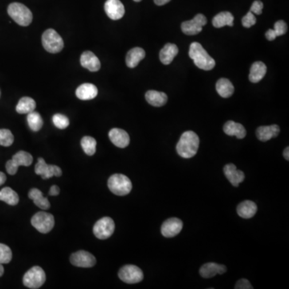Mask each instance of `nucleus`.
<instances>
[{"label": "nucleus", "mask_w": 289, "mask_h": 289, "mask_svg": "<svg viewBox=\"0 0 289 289\" xmlns=\"http://www.w3.org/2000/svg\"><path fill=\"white\" fill-rule=\"evenodd\" d=\"M118 276L126 283H139L144 278L142 270L135 265L124 266L120 269Z\"/></svg>", "instance_id": "obj_10"}, {"label": "nucleus", "mask_w": 289, "mask_h": 289, "mask_svg": "<svg viewBox=\"0 0 289 289\" xmlns=\"http://www.w3.org/2000/svg\"><path fill=\"white\" fill-rule=\"evenodd\" d=\"M12 161L17 167L30 166L33 162V158L28 152L20 150L12 157Z\"/></svg>", "instance_id": "obj_32"}, {"label": "nucleus", "mask_w": 289, "mask_h": 289, "mask_svg": "<svg viewBox=\"0 0 289 289\" xmlns=\"http://www.w3.org/2000/svg\"><path fill=\"white\" fill-rule=\"evenodd\" d=\"M80 64L90 72H98L101 68V62L98 56L90 51L82 53L80 56Z\"/></svg>", "instance_id": "obj_16"}, {"label": "nucleus", "mask_w": 289, "mask_h": 289, "mask_svg": "<svg viewBox=\"0 0 289 289\" xmlns=\"http://www.w3.org/2000/svg\"><path fill=\"white\" fill-rule=\"evenodd\" d=\"M115 224L110 217L102 218L97 222L93 227V233L98 239H108L114 234Z\"/></svg>", "instance_id": "obj_8"}, {"label": "nucleus", "mask_w": 289, "mask_h": 289, "mask_svg": "<svg viewBox=\"0 0 289 289\" xmlns=\"http://www.w3.org/2000/svg\"><path fill=\"white\" fill-rule=\"evenodd\" d=\"M224 131L227 135L235 136L239 139H243L247 135V131L243 125L233 121H228L224 126Z\"/></svg>", "instance_id": "obj_22"}, {"label": "nucleus", "mask_w": 289, "mask_h": 289, "mask_svg": "<svg viewBox=\"0 0 289 289\" xmlns=\"http://www.w3.org/2000/svg\"><path fill=\"white\" fill-rule=\"evenodd\" d=\"M170 0H154V3H155V4H157L158 6H162V5H165V4L170 2Z\"/></svg>", "instance_id": "obj_45"}, {"label": "nucleus", "mask_w": 289, "mask_h": 289, "mask_svg": "<svg viewBox=\"0 0 289 289\" xmlns=\"http://www.w3.org/2000/svg\"><path fill=\"white\" fill-rule=\"evenodd\" d=\"M189 56L194 60V63L200 69L209 71L216 66V61L208 54L200 43L194 42L190 44Z\"/></svg>", "instance_id": "obj_2"}, {"label": "nucleus", "mask_w": 289, "mask_h": 289, "mask_svg": "<svg viewBox=\"0 0 289 289\" xmlns=\"http://www.w3.org/2000/svg\"><path fill=\"white\" fill-rule=\"evenodd\" d=\"M7 177L5 175V173H3V172H0V185H2L4 184V182L6 181Z\"/></svg>", "instance_id": "obj_46"}, {"label": "nucleus", "mask_w": 289, "mask_h": 289, "mask_svg": "<svg viewBox=\"0 0 289 289\" xmlns=\"http://www.w3.org/2000/svg\"><path fill=\"white\" fill-rule=\"evenodd\" d=\"M274 31H275L276 36H283L287 32V24L283 20H279L277 22H275V25H274Z\"/></svg>", "instance_id": "obj_39"}, {"label": "nucleus", "mask_w": 289, "mask_h": 289, "mask_svg": "<svg viewBox=\"0 0 289 289\" xmlns=\"http://www.w3.org/2000/svg\"><path fill=\"white\" fill-rule=\"evenodd\" d=\"M80 144L82 149L87 155L92 156L96 153L97 141L92 137H84L82 138Z\"/></svg>", "instance_id": "obj_34"}, {"label": "nucleus", "mask_w": 289, "mask_h": 289, "mask_svg": "<svg viewBox=\"0 0 289 289\" xmlns=\"http://www.w3.org/2000/svg\"><path fill=\"white\" fill-rule=\"evenodd\" d=\"M32 225L40 233L47 234L54 228V217L50 213L47 212H38L36 213L31 220Z\"/></svg>", "instance_id": "obj_7"}, {"label": "nucleus", "mask_w": 289, "mask_h": 289, "mask_svg": "<svg viewBox=\"0 0 289 289\" xmlns=\"http://www.w3.org/2000/svg\"><path fill=\"white\" fill-rule=\"evenodd\" d=\"M267 73V66L261 61H256L251 65L250 69L249 80L252 83H258Z\"/></svg>", "instance_id": "obj_23"}, {"label": "nucleus", "mask_w": 289, "mask_h": 289, "mask_svg": "<svg viewBox=\"0 0 289 289\" xmlns=\"http://www.w3.org/2000/svg\"><path fill=\"white\" fill-rule=\"evenodd\" d=\"M145 56H146V52L142 48L136 47V48H132L126 55V65L130 68H135L140 62L143 60Z\"/></svg>", "instance_id": "obj_21"}, {"label": "nucleus", "mask_w": 289, "mask_h": 289, "mask_svg": "<svg viewBox=\"0 0 289 289\" xmlns=\"http://www.w3.org/2000/svg\"><path fill=\"white\" fill-rule=\"evenodd\" d=\"M265 36L267 40H269V41H273L277 37L274 29H269V30L267 31L265 33Z\"/></svg>", "instance_id": "obj_43"}, {"label": "nucleus", "mask_w": 289, "mask_h": 289, "mask_svg": "<svg viewBox=\"0 0 289 289\" xmlns=\"http://www.w3.org/2000/svg\"><path fill=\"white\" fill-rule=\"evenodd\" d=\"M44 49L50 53H58L64 48V40L54 29H48L42 36Z\"/></svg>", "instance_id": "obj_5"}, {"label": "nucleus", "mask_w": 289, "mask_h": 289, "mask_svg": "<svg viewBox=\"0 0 289 289\" xmlns=\"http://www.w3.org/2000/svg\"><path fill=\"white\" fill-rule=\"evenodd\" d=\"M134 2H141L142 0H134Z\"/></svg>", "instance_id": "obj_49"}, {"label": "nucleus", "mask_w": 289, "mask_h": 289, "mask_svg": "<svg viewBox=\"0 0 289 289\" xmlns=\"http://www.w3.org/2000/svg\"><path fill=\"white\" fill-rule=\"evenodd\" d=\"M6 169L7 171H8L9 174H11V175H15V174L17 173V171H18L19 167H17V166L13 163L12 159H11L6 163Z\"/></svg>", "instance_id": "obj_42"}, {"label": "nucleus", "mask_w": 289, "mask_h": 289, "mask_svg": "<svg viewBox=\"0 0 289 289\" xmlns=\"http://www.w3.org/2000/svg\"><path fill=\"white\" fill-rule=\"evenodd\" d=\"M70 262L76 267H92L96 264L97 259L93 255L88 251H78L72 254Z\"/></svg>", "instance_id": "obj_12"}, {"label": "nucleus", "mask_w": 289, "mask_h": 289, "mask_svg": "<svg viewBox=\"0 0 289 289\" xmlns=\"http://www.w3.org/2000/svg\"><path fill=\"white\" fill-rule=\"evenodd\" d=\"M28 197L33 200L34 204L40 209L47 210L50 208V203L47 198L43 196V193L40 191V189H36V188L31 189L28 193Z\"/></svg>", "instance_id": "obj_28"}, {"label": "nucleus", "mask_w": 289, "mask_h": 289, "mask_svg": "<svg viewBox=\"0 0 289 289\" xmlns=\"http://www.w3.org/2000/svg\"><path fill=\"white\" fill-rule=\"evenodd\" d=\"M146 99L149 104L154 107H162L167 102L168 98L166 93L158 92L155 90H149L146 93Z\"/></svg>", "instance_id": "obj_26"}, {"label": "nucleus", "mask_w": 289, "mask_h": 289, "mask_svg": "<svg viewBox=\"0 0 289 289\" xmlns=\"http://www.w3.org/2000/svg\"><path fill=\"white\" fill-rule=\"evenodd\" d=\"M224 174L234 186H238L245 178L244 173L237 170L234 164H228L224 168Z\"/></svg>", "instance_id": "obj_18"}, {"label": "nucleus", "mask_w": 289, "mask_h": 289, "mask_svg": "<svg viewBox=\"0 0 289 289\" xmlns=\"http://www.w3.org/2000/svg\"><path fill=\"white\" fill-rule=\"evenodd\" d=\"M0 201L5 202L8 205L16 206L19 204L18 194L10 187H4L0 190Z\"/></svg>", "instance_id": "obj_31"}, {"label": "nucleus", "mask_w": 289, "mask_h": 289, "mask_svg": "<svg viewBox=\"0 0 289 289\" xmlns=\"http://www.w3.org/2000/svg\"><path fill=\"white\" fill-rule=\"evenodd\" d=\"M255 23H256V18H255V15L251 12H247V15L242 19V24L244 28H251L255 25Z\"/></svg>", "instance_id": "obj_38"}, {"label": "nucleus", "mask_w": 289, "mask_h": 289, "mask_svg": "<svg viewBox=\"0 0 289 289\" xmlns=\"http://www.w3.org/2000/svg\"><path fill=\"white\" fill-rule=\"evenodd\" d=\"M183 224L181 220L177 218H170L164 222L161 228L164 237L172 238L181 232Z\"/></svg>", "instance_id": "obj_13"}, {"label": "nucleus", "mask_w": 289, "mask_h": 289, "mask_svg": "<svg viewBox=\"0 0 289 289\" xmlns=\"http://www.w3.org/2000/svg\"><path fill=\"white\" fill-rule=\"evenodd\" d=\"M105 11L113 20H120L125 15V7L120 0H107L105 4Z\"/></svg>", "instance_id": "obj_14"}, {"label": "nucleus", "mask_w": 289, "mask_h": 289, "mask_svg": "<svg viewBox=\"0 0 289 289\" xmlns=\"http://www.w3.org/2000/svg\"><path fill=\"white\" fill-rule=\"evenodd\" d=\"M178 53V48L177 45L173 44H166L160 51V60L162 64L168 65L172 63L173 59Z\"/></svg>", "instance_id": "obj_24"}, {"label": "nucleus", "mask_w": 289, "mask_h": 289, "mask_svg": "<svg viewBox=\"0 0 289 289\" xmlns=\"http://www.w3.org/2000/svg\"><path fill=\"white\" fill-rule=\"evenodd\" d=\"M109 138L117 147L126 148L130 144V138L127 132L125 130L114 128L109 133Z\"/></svg>", "instance_id": "obj_15"}, {"label": "nucleus", "mask_w": 289, "mask_h": 289, "mask_svg": "<svg viewBox=\"0 0 289 289\" xmlns=\"http://www.w3.org/2000/svg\"><path fill=\"white\" fill-rule=\"evenodd\" d=\"M14 142V136L12 132L6 129L0 130V146H12Z\"/></svg>", "instance_id": "obj_35"}, {"label": "nucleus", "mask_w": 289, "mask_h": 289, "mask_svg": "<svg viewBox=\"0 0 289 289\" xmlns=\"http://www.w3.org/2000/svg\"><path fill=\"white\" fill-rule=\"evenodd\" d=\"M213 26L216 28L224 26L232 27L234 24V16L231 12H223L216 15L212 20Z\"/></svg>", "instance_id": "obj_27"}, {"label": "nucleus", "mask_w": 289, "mask_h": 289, "mask_svg": "<svg viewBox=\"0 0 289 289\" xmlns=\"http://www.w3.org/2000/svg\"><path fill=\"white\" fill-rule=\"evenodd\" d=\"M36 107V102L32 98L24 97L20 99L16 106V112L20 114H28L34 111Z\"/></svg>", "instance_id": "obj_30"}, {"label": "nucleus", "mask_w": 289, "mask_h": 289, "mask_svg": "<svg viewBox=\"0 0 289 289\" xmlns=\"http://www.w3.org/2000/svg\"><path fill=\"white\" fill-rule=\"evenodd\" d=\"M46 275L44 270L39 266H34L27 271L23 278L24 286L28 288L37 289L44 284Z\"/></svg>", "instance_id": "obj_6"}, {"label": "nucleus", "mask_w": 289, "mask_h": 289, "mask_svg": "<svg viewBox=\"0 0 289 289\" xmlns=\"http://www.w3.org/2000/svg\"><path fill=\"white\" fill-rule=\"evenodd\" d=\"M200 147V138L193 131H186L181 134L176 146L177 154L183 158H191L197 154Z\"/></svg>", "instance_id": "obj_1"}, {"label": "nucleus", "mask_w": 289, "mask_h": 289, "mask_svg": "<svg viewBox=\"0 0 289 289\" xmlns=\"http://www.w3.org/2000/svg\"><path fill=\"white\" fill-rule=\"evenodd\" d=\"M35 172L36 174L41 176L43 179H48L53 176L60 177L62 175V170L59 166L48 165L42 158H38V162L35 166Z\"/></svg>", "instance_id": "obj_11"}, {"label": "nucleus", "mask_w": 289, "mask_h": 289, "mask_svg": "<svg viewBox=\"0 0 289 289\" xmlns=\"http://www.w3.org/2000/svg\"><path fill=\"white\" fill-rule=\"evenodd\" d=\"M8 13L11 18L20 26L27 27L32 22V12L29 8L20 3H12L8 8Z\"/></svg>", "instance_id": "obj_3"}, {"label": "nucleus", "mask_w": 289, "mask_h": 289, "mask_svg": "<svg viewBox=\"0 0 289 289\" xmlns=\"http://www.w3.org/2000/svg\"><path fill=\"white\" fill-rule=\"evenodd\" d=\"M283 157H284V158H285V159L287 160V161H288V160H289V148L288 147L286 148L285 150H284V151H283Z\"/></svg>", "instance_id": "obj_47"}, {"label": "nucleus", "mask_w": 289, "mask_h": 289, "mask_svg": "<svg viewBox=\"0 0 289 289\" xmlns=\"http://www.w3.org/2000/svg\"><path fill=\"white\" fill-rule=\"evenodd\" d=\"M4 267H3L2 263H0V277H1V276H2L3 275H4Z\"/></svg>", "instance_id": "obj_48"}, {"label": "nucleus", "mask_w": 289, "mask_h": 289, "mask_svg": "<svg viewBox=\"0 0 289 289\" xmlns=\"http://www.w3.org/2000/svg\"><path fill=\"white\" fill-rule=\"evenodd\" d=\"M227 271V267L223 264H218L216 263H205L202 266L200 270V273L202 277L208 279L214 277L215 275H223Z\"/></svg>", "instance_id": "obj_17"}, {"label": "nucleus", "mask_w": 289, "mask_h": 289, "mask_svg": "<svg viewBox=\"0 0 289 289\" xmlns=\"http://www.w3.org/2000/svg\"><path fill=\"white\" fill-rule=\"evenodd\" d=\"M280 129L277 125L268 126H260L256 130V136L261 142H267L271 138H276L279 135Z\"/></svg>", "instance_id": "obj_19"}, {"label": "nucleus", "mask_w": 289, "mask_h": 289, "mask_svg": "<svg viewBox=\"0 0 289 289\" xmlns=\"http://www.w3.org/2000/svg\"><path fill=\"white\" fill-rule=\"evenodd\" d=\"M235 289H252L253 287L251 286V283H250L247 279H239V281L235 284Z\"/></svg>", "instance_id": "obj_41"}, {"label": "nucleus", "mask_w": 289, "mask_h": 289, "mask_svg": "<svg viewBox=\"0 0 289 289\" xmlns=\"http://www.w3.org/2000/svg\"><path fill=\"white\" fill-rule=\"evenodd\" d=\"M60 194V188L58 187L57 185H52L49 190V196H56Z\"/></svg>", "instance_id": "obj_44"}, {"label": "nucleus", "mask_w": 289, "mask_h": 289, "mask_svg": "<svg viewBox=\"0 0 289 289\" xmlns=\"http://www.w3.org/2000/svg\"><path fill=\"white\" fill-rule=\"evenodd\" d=\"M257 212V206L254 202L247 200L242 202L237 207V213L243 219H251Z\"/></svg>", "instance_id": "obj_25"}, {"label": "nucleus", "mask_w": 289, "mask_h": 289, "mask_svg": "<svg viewBox=\"0 0 289 289\" xmlns=\"http://www.w3.org/2000/svg\"><path fill=\"white\" fill-rule=\"evenodd\" d=\"M52 122H53L55 126L60 130H64L69 126V120L63 114H55L52 118Z\"/></svg>", "instance_id": "obj_37"}, {"label": "nucleus", "mask_w": 289, "mask_h": 289, "mask_svg": "<svg viewBox=\"0 0 289 289\" xmlns=\"http://www.w3.org/2000/svg\"><path fill=\"white\" fill-rule=\"evenodd\" d=\"M207 23L208 20L204 15L198 14L194 17L193 20L185 21L181 24V31L187 36H195L202 32Z\"/></svg>", "instance_id": "obj_9"}, {"label": "nucleus", "mask_w": 289, "mask_h": 289, "mask_svg": "<svg viewBox=\"0 0 289 289\" xmlns=\"http://www.w3.org/2000/svg\"><path fill=\"white\" fill-rule=\"evenodd\" d=\"M108 187L116 196H125L130 193L133 185L127 176L115 173L109 178Z\"/></svg>", "instance_id": "obj_4"}, {"label": "nucleus", "mask_w": 289, "mask_h": 289, "mask_svg": "<svg viewBox=\"0 0 289 289\" xmlns=\"http://www.w3.org/2000/svg\"><path fill=\"white\" fill-rule=\"evenodd\" d=\"M263 3L261 1H259V0H256L251 5V8H250V12H252L253 14L261 15L262 12H263Z\"/></svg>", "instance_id": "obj_40"}, {"label": "nucleus", "mask_w": 289, "mask_h": 289, "mask_svg": "<svg viewBox=\"0 0 289 289\" xmlns=\"http://www.w3.org/2000/svg\"><path fill=\"white\" fill-rule=\"evenodd\" d=\"M98 89L96 86L88 83L79 86L76 91V97L82 101L92 100L98 96Z\"/></svg>", "instance_id": "obj_20"}, {"label": "nucleus", "mask_w": 289, "mask_h": 289, "mask_svg": "<svg viewBox=\"0 0 289 289\" xmlns=\"http://www.w3.org/2000/svg\"><path fill=\"white\" fill-rule=\"evenodd\" d=\"M216 90L222 98H228L235 92L233 84L228 79L221 78L216 83Z\"/></svg>", "instance_id": "obj_29"}, {"label": "nucleus", "mask_w": 289, "mask_h": 289, "mask_svg": "<svg viewBox=\"0 0 289 289\" xmlns=\"http://www.w3.org/2000/svg\"><path fill=\"white\" fill-rule=\"evenodd\" d=\"M27 121H28V126L30 127L31 130L34 132L40 130V129L43 127V125H44L41 116L39 113L35 112V111L28 114Z\"/></svg>", "instance_id": "obj_33"}, {"label": "nucleus", "mask_w": 289, "mask_h": 289, "mask_svg": "<svg viewBox=\"0 0 289 289\" xmlns=\"http://www.w3.org/2000/svg\"><path fill=\"white\" fill-rule=\"evenodd\" d=\"M12 259V251L10 247L0 243V263H10Z\"/></svg>", "instance_id": "obj_36"}]
</instances>
